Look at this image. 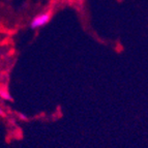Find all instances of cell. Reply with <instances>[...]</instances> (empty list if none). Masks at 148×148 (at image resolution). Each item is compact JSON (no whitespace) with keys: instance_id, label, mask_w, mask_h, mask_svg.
Segmentation results:
<instances>
[{"instance_id":"obj_1","label":"cell","mask_w":148,"mask_h":148,"mask_svg":"<svg viewBox=\"0 0 148 148\" xmlns=\"http://www.w3.org/2000/svg\"><path fill=\"white\" fill-rule=\"evenodd\" d=\"M50 19H51V14L49 12H42L40 15L35 16L33 18V20L30 23V27L32 29H37V28H40L45 25H47L49 23Z\"/></svg>"},{"instance_id":"obj_2","label":"cell","mask_w":148,"mask_h":148,"mask_svg":"<svg viewBox=\"0 0 148 148\" xmlns=\"http://www.w3.org/2000/svg\"><path fill=\"white\" fill-rule=\"evenodd\" d=\"M0 97L2 99H4V101H10V99H12V96H10V92H8L6 90H4V89H1V90H0Z\"/></svg>"}]
</instances>
